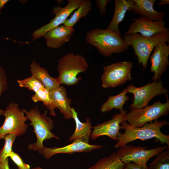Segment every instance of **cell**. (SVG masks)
Here are the masks:
<instances>
[{
	"mask_svg": "<svg viewBox=\"0 0 169 169\" xmlns=\"http://www.w3.org/2000/svg\"><path fill=\"white\" fill-rule=\"evenodd\" d=\"M121 124L120 129H124L125 132L119 135L118 142L114 145L115 148H120L137 140L144 141L152 138H156V141L160 142L161 144H166L169 147V135H165L161 131L162 127L169 125V122L166 120H156L146 123L141 127H133L125 120Z\"/></svg>",
	"mask_w": 169,
	"mask_h": 169,
	"instance_id": "1",
	"label": "cell"
},
{
	"mask_svg": "<svg viewBox=\"0 0 169 169\" xmlns=\"http://www.w3.org/2000/svg\"><path fill=\"white\" fill-rule=\"evenodd\" d=\"M86 40L88 43L96 47L100 54L106 57L113 54H120L129 49L121 35L106 28H96L88 31Z\"/></svg>",
	"mask_w": 169,
	"mask_h": 169,
	"instance_id": "2",
	"label": "cell"
},
{
	"mask_svg": "<svg viewBox=\"0 0 169 169\" xmlns=\"http://www.w3.org/2000/svg\"><path fill=\"white\" fill-rule=\"evenodd\" d=\"M22 110L26 115L28 120L30 121L29 125L33 126L37 139L35 143L29 144L28 148L30 150L37 151L39 154H42L44 141L53 138L59 139V136L51 131L54 126L53 121L47 116V110L41 114L38 106L28 111L24 109Z\"/></svg>",
	"mask_w": 169,
	"mask_h": 169,
	"instance_id": "3",
	"label": "cell"
},
{
	"mask_svg": "<svg viewBox=\"0 0 169 169\" xmlns=\"http://www.w3.org/2000/svg\"><path fill=\"white\" fill-rule=\"evenodd\" d=\"M128 46H131L137 57L139 64H142L143 69L147 67L148 59L153 50L156 46L169 42V31L157 33L146 37L140 34L125 33L123 38Z\"/></svg>",
	"mask_w": 169,
	"mask_h": 169,
	"instance_id": "4",
	"label": "cell"
},
{
	"mask_svg": "<svg viewBox=\"0 0 169 169\" xmlns=\"http://www.w3.org/2000/svg\"><path fill=\"white\" fill-rule=\"evenodd\" d=\"M88 66L82 55L72 52L62 56L58 59L57 66L61 84L68 86L77 84L82 79L77 77L78 75L86 72Z\"/></svg>",
	"mask_w": 169,
	"mask_h": 169,
	"instance_id": "5",
	"label": "cell"
},
{
	"mask_svg": "<svg viewBox=\"0 0 169 169\" xmlns=\"http://www.w3.org/2000/svg\"><path fill=\"white\" fill-rule=\"evenodd\" d=\"M165 95L167 100L165 103H162L159 100L144 108L131 110L126 115L125 121L133 127H141L146 123L157 120L160 117L168 115L169 112V100L167 94Z\"/></svg>",
	"mask_w": 169,
	"mask_h": 169,
	"instance_id": "6",
	"label": "cell"
},
{
	"mask_svg": "<svg viewBox=\"0 0 169 169\" xmlns=\"http://www.w3.org/2000/svg\"><path fill=\"white\" fill-rule=\"evenodd\" d=\"M3 115L5 119L3 124L0 126V140L4 139L9 134L18 137L26 132L28 125L25 122L28 119L18 104L14 102L9 103Z\"/></svg>",
	"mask_w": 169,
	"mask_h": 169,
	"instance_id": "7",
	"label": "cell"
},
{
	"mask_svg": "<svg viewBox=\"0 0 169 169\" xmlns=\"http://www.w3.org/2000/svg\"><path fill=\"white\" fill-rule=\"evenodd\" d=\"M126 89L128 93L134 95L133 103L130 105L131 110L143 108L148 105L150 101L154 97L158 95H166L168 92L167 88L162 86L161 79L140 87H135L131 84Z\"/></svg>",
	"mask_w": 169,
	"mask_h": 169,
	"instance_id": "8",
	"label": "cell"
},
{
	"mask_svg": "<svg viewBox=\"0 0 169 169\" xmlns=\"http://www.w3.org/2000/svg\"><path fill=\"white\" fill-rule=\"evenodd\" d=\"M132 67L131 61L117 62L104 66L101 77L102 87L115 88L131 80Z\"/></svg>",
	"mask_w": 169,
	"mask_h": 169,
	"instance_id": "9",
	"label": "cell"
},
{
	"mask_svg": "<svg viewBox=\"0 0 169 169\" xmlns=\"http://www.w3.org/2000/svg\"><path fill=\"white\" fill-rule=\"evenodd\" d=\"M168 148L167 145H164L147 149L146 147L125 145L120 147L116 153L124 164L134 162L146 165L150 159Z\"/></svg>",
	"mask_w": 169,
	"mask_h": 169,
	"instance_id": "10",
	"label": "cell"
},
{
	"mask_svg": "<svg viewBox=\"0 0 169 169\" xmlns=\"http://www.w3.org/2000/svg\"><path fill=\"white\" fill-rule=\"evenodd\" d=\"M84 0H68L67 5L64 7L56 5L54 7L51 12L55 15L54 17L48 23L42 26L33 32L31 35L32 41L41 37L47 32L63 24L68 18L80 6Z\"/></svg>",
	"mask_w": 169,
	"mask_h": 169,
	"instance_id": "11",
	"label": "cell"
},
{
	"mask_svg": "<svg viewBox=\"0 0 169 169\" xmlns=\"http://www.w3.org/2000/svg\"><path fill=\"white\" fill-rule=\"evenodd\" d=\"M17 82L20 87L27 88L28 90L34 91L35 95L32 97V100L35 103L42 102L44 105L49 110L50 115L55 116V107L50 99L49 91L34 76L32 75L23 79H18Z\"/></svg>",
	"mask_w": 169,
	"mask_h": 169,
	"instance_id": "12",
	"label": "cell"
},
{
	"mask_svg": "<svg viewBox=\"0 0 169 169\" xmlns=\"http://www.w3.org/2000/svg\"><path fill=\"white\" fill-rule=\"evenodd\" d=\"M134 22L129 25L126 34L139 33L146 37H151L157 33L169 31L163 20L154 21L141 17L139 18H131Z\"/></svg>",
	"mask_w": 169,
	"mask_h": 169,
	"instance_id": "13",
	"label": "cell"
},
{
	"mask_svg": "<svg viewBox=\"0 0 169 169\" xmlns=\"http://www.w3.org/2000/svg\"><path fill=\"white\" fill-rule=\"evenodd\" d=\"M126 110L119 114L114 115L112 118L107 121L99 124L92 128L93 130L90 136L91 139L95 140L101 136H107L112 139L118 141L120 133V124L125 120Z\"/></svg>",
	"mask_w": 169,
	"mask_h": 169,
	"instance_id": "14",
	"label": "cell"
},
{
	"mask_svg": "<svg viewBox=\"0 0 169 169\" xmlns=\"http://www.w3.org/2000/svg\"><path fill=\"white\" fill-rule=\"evenodd\" d=\"M169 45L166 43L158 45L154 49L153 53L149 57L151 63L150 71L154 73L152 80L154 81L160 80L166 70L169 64Z\"/></svg>",
	"mask_w": 169,
	"mask_h": 169,
	"instance_id": "15",
	"label": "cell"
},
{
	"mask_svg": "<svg viewBox=\"0 0 169 169\" xmlns=\"http://www.w3.org/2000/svg\"><path fill=\"white\" fill-rule=\"evenodd\" d=\"M104 147L102 145H91L80 141L75 140L73 141L71 144L63 147L49 148L44 146L42 154L46 159H48L57 154H71L75 152H88Z\"/></svg>",
	"mask_w": 169,
	"mask_h": 169,
	"instance_id": "16",
	"label": "cell"
},
{
	"mask_svg": "<svg viewBox=\"0 0 169 169\" xmlns=\"http://www.w3.org/2000/svg\"><path fill=\"white\" fill-rule=\"evenodd\" d=\"M74 32V27L61 25L47 32L43 37L47 47L57 49L68 42Z\"/></svg>",
	"mask_w": 169,
	"mask_h": 169,
	"instance_id": "17",
	"label": "cell"
},
{
	"mask_svg": "<svg viewBox=\"0 0 169 169\" xmlns=\"http://www.w3.org/2000/svg\"><path fill=\"white\" fill-rule=\"evenodd\" d=\"M52 102L58 108L66 119L73 118L71 105L72 99L68 98L66 88L63 86L49 91Z\"/></svg>",
	"mask_w": 169,
	"mask_h": 169,
	"instance_id": "18",
	"label": "cell"
},
{
	"mask_svg": "<svg viewBox=\"0 0 169 169\" xmlns=\"http://www.w3.org/2000/svg\"><path fill=\"white\" fill-rule=\"evenodd\" d=\"M134 6L132 10L135 14L154 21L163 20L166 13L159 12L153 8L156 0H133Z\"/></svg>",
	"mask_w": 169,
	"mask_h": 169,
	"instance_id": "19",
	"label": "cell"
},
{
	"mask_svg": "<svg viewBox=\"0 0 169 169\" xmlns=\"http://www.w3.org/2000/svg\"><path fill=\"white\" fill-rule=\"evenodd\" d=\"M115 9L113 17L106 29H110L121 35L119 25L124 19L127 11H132L133 0H115Z\"/></svg>",
	"mask_w": 169,
	"mask_h": 169,
	"instance_id": "20",
	"label": "cell"
},
{
	"mask_svg": "<svg viewBox=\"0 0 169 169\" xmlns=\"http://www.w3.org/2000/svg\"><path fill=\"white\" fill-rule=\"evenodd\" d=\"M30 71L37 79L49 91L56 89L61 84L58 77L54 78L50 76L47 70L40 66L35 60L29 65Z\"/></svg>",
	"mask_w": 169,
	"mask_h": 169,
	"instance_id": "21",
	"label": "cell"
},
{
	"mask_svg": "<svg viewBox=\"0 0 169 169\" xmlns=\"http://www.w3.org/2000/svg\"><path fill=\"white\" fill-rule=\"evenodd\" d=\"M71 111L73 118L75 123L76 128L74 132L69 138V141L79 140L89 144L90 137L91 133V129L93 127L90 118H87L85 122H82L79 119L78 113L74 108H71Z\"/></svg>",
	"mask_w": 169,
	"mask_h": 169,
	"instance_id": "22",
	"label": "cell"
},
{
	"mask_svg": "<svg viewBox=\"0 0 169 169\" xmlns=\"http://www.w3.org/2000/svg\"><path fill=\"white\" fill-rule=\"evenodd\" d=\"M127 93L126 89H125L119 94L110 96L107 100L101 106L100 111L104 113L115 109L120 112L123 111V106L129 99V97L126 95Z\"/></svg>",
	"mask_w": 169,
	"mask_h": 169,
	"instance_id": "23",
	"label": "cell"
},
{
	"mask_svg": "<svg viewBox=\"0 0 169 169\" xmlns=\"http://www.w3.org/2000/svg\"><path fill=\"white\" fill-rule=\"evenodd\" d=\"M124 164L117 154L113 152L109 156L99 160L88 169H123Z\"/></svg>",
	"mask_w": 169,
	"mask_h": 169,
	"instance_id": "24",
	"label": "cell"
},
{
	"mask_svg": "<svg viewBox=\"0 0 169 169\" xmlns=\"http://www.w3.org/2000/svg\"><path fill=\"white\" fill-rule=\"evenodd\" d=\"M92 9L91 1L84 0L71 17L65 21L63 23L64 25L67 27H74L82 18L84 17L88 14Z\"/></svg>",
	"mask_w": 169,
	"mask_h": 169,
	"instance_id": "25",
	"label": "cell"
},
{
	"mask_svg": "<svg viewBox=\"0 0 169 169\" xmlns=\"http://www.w3.org/2000/svg\"><path fill=\"white\" fill-rule=\"evenodd\" d=\"M148 167V169H169V148L156 155Z\"/></svg>",
	"mask_w": 169,
	"mask_h": 169,
	"instance_id": "26",
	"label": "cell"
},
{
	"mask_svg": "<svg viewBox=\"0 0 169 169\" xmlns=\"http://www.w3.org/2000/svg\"><path fill=\"white\" fill-rule=\"evenodd\" d=\"M17 136L12 134L7 135L4 137L5 144L3 147L0 150V162L5 161L9 157V156L13 151V144Z\"/></svg>",
	"mask_w": 169,
	"mask_h": 169,
	"instance_id": "27",
	"label": "cell"
},
{
	"mask_svg": "<svg viewBox=\"0 0 169 169\" xmlns=\"http://www.w3.org/2000/svg\"><path fill=\"white\" fill-rule=\"evenodd\" d=\"M8 89V82L6 72L0 64V97ZM5 110L0 109V117L3 115Z\"/></svg>",
	"mask_w": 169,
	"mask_h": 169,
	"instance_id": "28",
	"label": "cell"
},
{
	"mask_svg": "<svg viewBox=\"0 0 169 169\" xmlns=\"http://www.w3.org/2000/svg\"><path fill=\"white\" fill-rule=\"evenodd\" d=\"M9 157L17 166L18 169H30V165L25 163L17 153L12 151Z\"/></svg>",
	"mask_w": 169,
	"mask_h": 169,
	"instance_id": "29",
	"label": "cell"
},
{
	"mask_svg": "<svg viewBox=\"0 0 169 169\" xmlns=\"http://www.w3.org/2000/svg\"><path fill=\"white\" fill-rule=\"evenodd\" d=\"M111 1L110 0H97L96 1V5L100 12L101 17L106 13V6Z\"/></svg>",
	"mask_w": 169,
	"mask_h": 169,
	"instance_id": "30",
	"label": "cell"
},
{
	"mask_svg": "<svg viewBox=\"0 0 169 169\" xmlns=\"http://www.w3.org/2000/svg\"><path fill=\"white\" fill-rule=\"evenodd\" d=\"M123 169H148V166L140 165L135 163L130 162L124 164Z\"/></svg>",
	"mask_w": 169,
	"mask_h": 169,
	"instance_id": "31",
	"label": "cell"
},
{
	"mask_svg": "<svg viewBox=\"0 0 169 169\" xmlns=\"http://www.w3.org/2000/svg\"><path fill=\"white\" fill-rule=\"evenodd\" d=\"M0 169H10L8 158L5 161L0 162Z\"/></svg>",
	"mask_w": 169,
	"mask_h": 169,
	"instance_id": "32",
	"label": "cell"
},
{
	"mask_svg": "<svg viewBox=\"0 0 169 169\" xmlns=\"http://www.w3.org/2000/svg\"><path fill=\"white\" fill-rule=\"evenodd\" d=\"M9 1L8 0H0V14L2 9Z\"/></svg>",
	"mask_w": 169,
	"mask_h": 169,
	"instance_id": "33",
	"label": "cell"
},
{
	"mask_svg": "<svg viewBox=\"0 0 169 169\" xmlns=\"http://www.w3.org/2000/svg\"><path fill=\"white\" fill-rule=\"evenodd\" d=\"M160 2L158 3L159 5H163L165 4H167L169 3V0H160Z\"/></svg>",
	"mask_w": 169,
	"mask_h": 169,
	"instance_id": "34",
	"label": "cell"
},
{
	"mask_svg": "<svg viewBox=\"0 0 169 169\" xmlns=\"http://www.w3.org/2000/svg\"><path fill=\"white\" fill-rule=\"evenodd\" d=\"M31 169H43L39 167H36L34 168H33Z\"/></svg>",
	"mask_w": 169,
	"mask_h": 169,
	"instance_id": "35",
	"label": "cell"
}]
</instances>
